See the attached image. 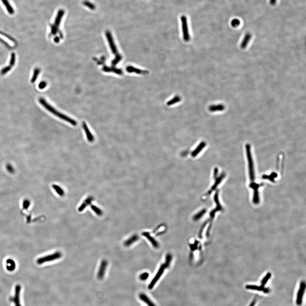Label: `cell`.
<instances>
[{"mask_svg": "<svg viewBox=\"0 0 306 306\" xmlns=\"http://www.w3.org/2000/svg\"><path fill=\"white\" fill-rule=\"evenodd\" d=\"M83 129H84V131L86 132L87 138L88 141H89L90 142H93L94 140V137H93V135L91 134L90 131H89V129L88 127L87 126L86 122H83Z\"/></svg>", "mask_w": 306, "mask_h": 306, "instance_id": "cell-15", "label": "cell"}, {"mask_svg": "<svg viewBox=\"0 0 306 306\" xmlns=\"http://www.w3.org/2000/svg\"><path fill=\"white\" fill-rule=\"evenodd\" d=\"M6 169H7V170L9 173H11V174H13V173H14V169L10 164H8L7 165Z\"/></svg>", "mask_w": 306, "mask_h": 306, "instance_id": "cell-30", "label": "cell"}, {"mask_svg": "<svg viewBox=\"0 0 306 306\" xmlns=\"http://www.w3.org/2000/svg\"><path fill=\"white\" fill-rule=\"evenodd\" d=\"M16 268L15 262L12 259H8L6 261V268L9 271H14Z\"/></svg>", "mask_w": 306, "mask_h": 306, "instance_id": "cell-14", "label": "cell"}, {"mask_svg": "<svg viewBox=\"0 0 306 306\" xmlns=\"http://www.w3.org/2000/svg\"><path fill=\"white\" fill-rule=\"evenodd\" d=\"M11 68L12 67L10 65H9V66H7V67H5L4 69H3L1 70V73L2 75H4V74H6L7 72H8L9 71L11 70Z\"/></svg>", "mask_w": 306, "mask_h": 306, "instance_id": "cell-33", "label": "cell"}, {"mask_svg": "<svg viewBox=\"0 0 306 306\" xmlns=\"http://www.w3.org/2000/svg\"><path fill=\"white\" fill-rule=\"evenodd\" d=\"M180 97H179V96H175L174 98H173L172 100H171V101H169L168 102V105H172V104H175V103H176V102L180 101Z\"/></svg>", "mask_w": 306, "mask_h": 306, "instance_id": "cell-29", "label": "cell"}, {"mask_svg": "<svg viewBox=\"0 0 306 306\" xmlns=\"http://www.w3.org/2000/svg\"><path fill=\"white\" fill-rule=\"evenodd\" d=\"M204 146H205V144H204V143H202L201 144V145H200L199 147H198V150L196 149L197 150L195 151L194 153H194V155H196V154H197V153L199 152V151H200V150H201L204 147Z\"/></svg>", "mask_w": 306, "mask_h": 306, "instance_id": "cell-36", "label": "cell"}, {"mask_svg": "<svg viewBox=\"0 0 306 306\" xmlns=\"http://www.w3.org/2000/svg\"><path fill=\"white\" fill-rule=\"evenodd\" d=\"M108 265V262L106 260H102L97 273V278L100 280L103 279Z\"/></svg>", "mask_w": 306, "mask_h": 306, "instance_id": "cell-9", "label": "cell"}, {"mask_svg": "<svg viewBox=\"0 0 306 306\" xmlns=\"http://www.w3.org/2000/svg\"><path fill=\"white\" fill-rule=\"evenodd\" d=\"M106 34L108 41L109 46H110V48L112 50V52L116 56L115 57V59L112 62V64L113 65H114H114H116V64H118L120 61H121V59H122V57L120 56V54H119L118 52V50H117V47H116V45L114 44V41L113 38L111 33L109 31H106Z\"/></svg>", "mask_w": 306, "mask_h": 306, "instance_id": "cell-2", "label": "cell"}, {"mask_svg": "<svg viewBox=\"0 0 306 306\" xmlns=\"http://www.w3.org/2000/svg\"><path fill=\"white\" fill-rule=\"evenodd\" d=\"M15 53H13L11 55V59H10V64H9V65L11 66V67H13L15 63Z\"/></svg>", "mask_w": 306, "mask_h": 306, "instance_id": "cell-31", "label": "cell"}, {"mask_svg": "<svg viewBox=\"0 0 306 306\" xmlns=\"http://www.w3.org/2000/svg\"><path fill=\"white\" fill-rule=\"evenodd\" d=\"M205 212H206V211H202L201 212H200L199 213V214L196 215L194 216L195 219L197 220L198 219H200V217H202V216L203 215V214L205 213Z\"/></svg>", "mask_w": 306, "mask_h": 306, "instance_id": "cell-34", "label": "cell"}, {"mask_svg": "<svg viewBox=\"0 0 306 306\" xmlns=\"http://www.w3.org/2000/svg\"><path fill=\"white\" fill-rule=\"evenodd\" d=\"M21 287L20 285H16L15 288V296L13 298H11V301L14 302L15 306H21L20 301V293Z\"/></svg>", "mask_w": 306, "mask_h": 306, "instance_id": "cell-10", "label": "cell"}, {"mask_svg": "<svg viewBox=\"0 0 306 306\" xmlns=\"http://www.w3.org/2000/svg\"><path fill=\"white\" fill-rule=\"evenodd\" d=\"M305 283L304 281H302L301 282L300 287L299 288L298 293H297L296 304L300 306L302 304V299H303V295L305 290Z\"/></svg>", "mask_w": 306, "mask_h": 306, "instance_id": "cell-8", "label": "cell"}, {"mask_svg": "<svg viewBox=\"0 0 306 306\" xmlns=\"http://www.w3.org/2000/svg\"><path fill=\"white\" fill-rule=\"evenodd\" d=\"M39 102L40 104L44 107L47 110H48L49 112H50L52 113L54 115L57 116V117L60 118L63 120H65L66 122H69V123H70L73 126H76L77 124V122H76V121H75L72 119L67 117L66 115L61 113L60 112L57 111L49 103H47V102L44 99H43V98H40L39 100Z\"/></svg>", "mask_w": 306, "mask_h": 306, "instance_id": "cell-1", "label": "cell"}, {"mask_svg": "<svg viewBox=\"0 0 306 306\" xmlns=\"http://www.w3.org/2000/svg\"><path fill=\"white\" fill-rule=\"evenodd\" d=\"M276 2V0H270V3L271 5H274Z\"/></svg>", "mask_w": 306, "mask_h": 306, "instance_id": "cell-37", "label": "cell"}, {"mask_svg": "<svg viewBox=\"0 0 306 306\" xmlns=\"http://www.w3.org/2000/svg\"><path fill=\"white\" fill-rule=\"evenodd\" d=\"M83 4H84L85 6H86V7L89 8L90 9H94L95 8V5L93 4L92 3L88 1H84L83 2Z\"/></svg>", "mask_w": 306, "mask_h": 306, "instance_id": "cell-28", "label": "cell"}, {"mask_svg": "<svg viewBox=\"0 0 306 306\" xmlns=\"http://www.w3.org/2000/svg\"><path fill=\"white\" fill-rule=\"evenodd\" d=\"M40 73V70L38 69H35L34 70V72L33 75L32 77V80H31V82L32 83H34L35 81L36 80H37V77H38V76L39 74Z\"/></svg>", "mask_w": 306, "mask_h": 306, "instance_id": "cell-24", "label": "cell"}, {"mask_svg": "<svg viewBox=\"0 0 306 306\" xmlns=\"http://www.w3.org/2000/svg\"><path fill=\"white\" fill-rule=\"evenodd\" d=\"M93 200H94V198L92 196H89L87 198L79 207L78 208V211L79 212H82L87 207V206L91 204Z\"/></svg>", "mask_w": 306, "mask_h": 306, "instance_id": "cell-11", "label": "cell"}, {"mask_svg": "<svg viewBox=\"0 0 306 306\" xmlns=\"http://www.w3.org/2000/svg\"><path fill=\"white\" fill-rule=\"evenodd\" d=\"M139 298H140L141 300L147 304L148 306H156L153 302L145 294L143 293H140L139 295Z\"/></svg>", "mask_w": 306, "mask_h": 306, "instance_id": "cell-13", "label": "cell"}, {"mask_svg": "<svg viewBox=\"0 0 306 306\" xmlns=\"http://www.w3.org/2000/svg\"><path fill=\"white\" fill-rule=\"evenodd\" d=\"M246 151L247 159H248V165H249V175H250V184H252L256 183L255 182V171H254V165H253L252 157L251 153L250 147L249 144H247L246 145Z\"/></svg>", "mask_w": 306, "mask_h": 306, "instance_id": "cell-3", "label": "cell"}, {"mask_svg": "<svg viewBox=\"0 0 306 306\" xmlns=\"http://www.w3.org/2000/svg\"><path fill=\"white\" fill-rule=\"evenodd\" d=\"M256 300H253V301H252V302H251V303L250 305V306H254V305H255V304H256Z\"/></svg>", "mask_w": 306, "mask_h": 306, "instance_id": "cell-38", "label": "cell"}, {"mask_svg": "<svg viewBox=\"0 0 306 306\" xmlns=\"http://www.w3.org/2000/svg\"><path fill=\"white\" fill-rule=\"evenodd\" d=\"M139 239L138 236L137 235H133L131 237L129 238L127 240L125 241L124 243V245L126 247H128L129 246L131 245L134 243L136 242V241H137Z\"/></svg>", "mask_w": 306, "mask_h": 306, "instance_id": "cell-16", "label": "cell"}, {"mask_svg": "<svg viewBox=\"0 0 306 306\" xmlns=\"http://www.w3.org/2000/svg\"><path fill=\"white\" fill-rule=\"evenodd\" d=\"M1 1L4 4V6L7 9L8 12L10 14H13L14 13V10L13 7H12L9 1L8 0H1Z\"/></svg>", "mask_w": 306, "mask_h": 306, "instance_id": "cell-20", "label": "cell"}, {"mask_svg": "<svg viewBox=\"0 0 306 306\" xmlns=\"http://www.w3.org/2000/svg\"><path fill=\"white\" fill-rule=\"evenodd\" d=\"M171 259V256H169L167 257V262L165 263L163 265H162L161 267H160L159 268V270L158 271L156 275L154 277V278H153V280L151 281V282L150 284L149 285V289H151L154 287L155 284H156V283L158 281L159 278H160V277L163 274V273L165 269L166 268H167L168 266L169 265Z\"/></svg>", "mask_w": 306, "mask_h": 306, "instance_id": "cell-4", "label": "cell"}, {"mask_svg": "<svg viewBox=\"0 0 306 306\" xmlns=\"http://www.w3.org/2000/svg\"><path fill=\"white\" fill-rule=\"evenodd\" d=\"M91 208L94 211V212L96 213L97 215H99V216H101L103 214L102 211L99 208L96 207V206L92 205L91 206Z\"/></svg>", "mask_w": 306, "mask_h": 306, "instance_id": "cell-22", "label": "cell"}, {"mask_svg": "<svg viewBox=\"0 0 306 306\" xmlns=\"http://www.w3.org/2000/svg\"><path fill=\"white\" fill-rule=\"evenodd\" d=\"M52 187L55 190V191L56 192V193L60 196H63L64 195V191L63 190L62 188H61L60 186L56 185V184H53Z\"/></svg>", "mask_w": 306, "mask_h": 306, "instance_id": "cell-21", "label": "cell"}, {"mask_svg": "<svg viewBox=\"0 0 306 306\" xmlns=\"http://www.w3.org/2000/svg\"><path fill=\"white\" fill-rule=\"evenodd\" d=\"M225 107L222 104H218V105H211L209 108V110L211 112H214L217 111H222L225 109Z\"/></svg>", "mask_w": 306, "mask_h": 306, "instance_id": "cell-18", "label": "cell"}, {"mask_svg": "<svg viewBox=\"0 0 306 306\" xmlns=\"http://www.w3.org/2000/svg\"><path fill=\"white\" fill-rule=\"evenodd\" d=\"M62 256V254L60 251H57L50 255H47L42 257L40 258L37 259V263L38 264H43L44 263L54 261L61 258Z\"/></svg>", "mask_w": 306, "mask_h": 306, "instance_id": "cell-5", "label": "cell"}, {"mask_svg": "<svg viewBox=\"0 0 306 306\" xmlns=\"http://www.w3.org/2000/svg\"><path fill=\"white\" fill-rule=\"evenodd\" d=\"M46 86V82L42 81L39 83L38 87L40 89H43L45 88Z\"/></svg>", "mask_w": 306, "mask_h": 306, "instance_id": "cell-35", "label": "cell"}, {"mask_svg": "<svg viewBox=\"0 0 306 306\" xmlns=\"http://www.w3.org/2000/svg\"><path fill=\"white\" fill-rule=\"evenodd\" d=\"M143 236H144L145 237H147V238H148V239H149V240H150L151 242V243H152V244H153V246H154V247H157L158 246V245L157 243H156V241H155V240H154V239H152V238H151V237L149 235V234H148V233H143Z\"/></svg>", "mask_w": 306, "mask_h": 306, "instance_id": "cell-25", "label": "cell"}, {"mask_svg": "<svg viewBox=\"0 0 306 306\" xmlns=\"http://www.w3.org/2000/svg\"><path fill=\"white\" fill-rule=\"evenodd\" d=\"M149 276V274L148 273H143V274H141V275L140 276H139V278H140V279H141V280H143V281H144V280H146V279H147V278H148Z\"/></svg>", "mask_w": 306, "mask_h": 306, "instance_id": "cell-32", "label": "cell"}, {"mask_svg": "<svg viewBox=\"0 0 306 306\" xmlns=\"http://www.w3.org/2000/svg\"><path fill=\"white\" fill-rule=\"evenodd\" d=\"M245 287L247 289L257 290V291H262L263 292L265 288H264V286H262V285L257 286V285H246Z\"/></svg>", "mask_w": 306, "mask_h": 306, "instance_id": "cell-19", "label": "cell"}, {"mask_svg": "<svg viewBox=\"0 0 306 306\" xmlns=\"http://www.w3.org/2000/svg\"><path fill=\"white\" fill-rule=\"evenodd\" d=\"M126 70L128 72H134V73L138 74H145L148 73V71H146L134 68L132 66H128Z\"/></svg>", "mask_w": 306, "mask_h": 306, "instance_id": "cell-17", "label": "cell"}, {"mask_svg": "<svg viewBox=\"0 0 306 306\" xmlns=\"http://www.w3.org/2000/svg\"><path fill=\"white\" fill-rule=\"evenodd\" d=\"M240 24V21L238 19H234L231 22V25L234 28L238 27Z\"/></svg>", "mask_w": 306, "mask_h": 306, "instance_id": "cell-26", "label": "cell"}, {"mask_svg": "<svg viewBox=\"0 0 306 306\" xmlns=\"http://www.w3.org/2000/svg\"><path fill=\"white\" fill-rule=\"evenodd\" d=\"M64 13V12L63 10H60L58 13H57V15L56 20H55V23H54V25L52 26L51 32L52 34H55L57 32L58 28H59V26H60V23H61V19H62V17Z\"/></svg>", "mask_w": 306, "mask_h": 306, "instance_id": "cell-6", "label": "cell"}, {"mask_svg": "<svg viewBox=\"0 0 306 306\" xmlns=\"http://www.w3.org/2000/svg\"><path fill=\"white\" fill-rule=\"evenodd\" d=\"M30 206V202L28 199H26L23 202V208L25 210H27Z\"/></svg>", "mask_w": 306, "mask_h": 306, "instance_id": "cell-27", "label": "cell"}, {"mask_svg": "<svg viewBox=\"0 0 306 306\" xmlns=\"http://www.w3.org/2000/svg\"><path fill=\"white\" fill-rule=\"evenodd\" d=\"M181 21L182 24V30L184 40L185 41H188L190 39V37L189 33L188 22H187L186 16H182Z\"/></svg>", "mask_w": 306, "mask_h": 306, "instance_id": "cell-7", "label": "cell"}, {"mask_svg": "<svg viewBox=\"0 0 306 306\" xmlns=\"http://www.w3.org/2000/svg\"><path fill=\"white\" fill-rule=\"evenodd\" d=\"M252 35L250 33H247L245 35L244 38L242 41V43L240 44V47L241 49H245L247 46V45L249 44Z\"/></svg>", "mask_w": 306, "mask_h": 306, "instance_id": "cell-12", "label": "cell"}, {"mask_svg": "<svg viewBox=\"0 0 306 306\" xmlns=\"http://www.w3.org/2000/svg\"><path fill=\"white\" fill-rule=\"evenodd\" d=\"M271 277V274L270 273H268L266 276L263 278L262 280L261 281V285L264 286L268 282V280L270 279Z\"/></svg>", "mask_w": 306, "mask_h": 306, "instance_id": "cell-23", "label": "cell"}]
</instances>
